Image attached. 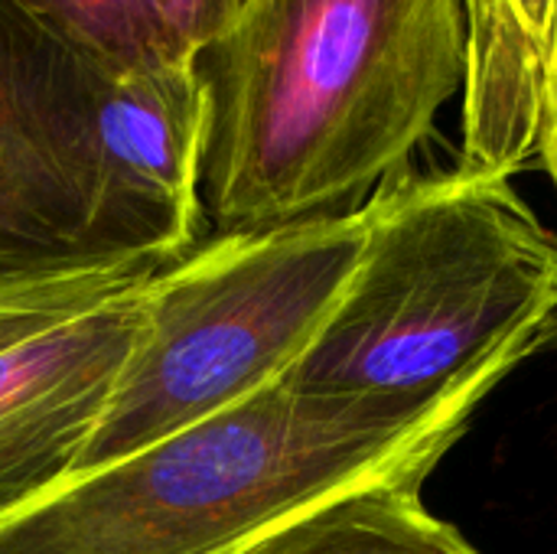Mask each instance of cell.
Segmentation results:
<instances>
[{"label":"cell","mask_w":557,"mask_h":554,"mask_svg":"<svg viewBox=\"0 0 557 554\" xmlns=\"http://www.w3.org/2000/svg\"><path fill=\"white\" fill-rule=\"evenodd\" d=\"M180 258L166 248H0V353L144 291Z\"/></svg>","instance_id":"9c48e42d"},{"label":"cell","mask_w":557,"mask_h":554,"mask_svg":"<svg viewBox=\"0 0 557 554\" xmlns=\"http://www.w3.org/2000/svg\"><path fill=\"white\" fill-rule=\"evenodd\" d=\"M202 238L359 209L463 95V0H242L193 56Z\"/></svg>","instance_id":"6da1fadb"},{"label":"cell","mask_w":557,"mask_h":554,"mask_svg":"<svg viewBox=\"0 0 557 554\" xmlns=\"http://www.w3.org/2000/svg\"><path fill=\"white\" fill-rule=\"evenodd\" d=\"M424 483H379L336 496L238 554H483L421 503Z\"/></svg>","instance_id":"30bf717a"},{"label":"cell","mask_w":557,"mask_h":554,"mask_svg":"<svg viewBox=\"0 0 557 554\" xmlns=\"http://www.w3.org/2000/svg\"><path fill=\"white\" fill-rule=\"evenodd\" d=\"M463 13L457 163L512 180L539 167L557 82V0H463Z\"/></svg>","instance_id":"ba28073f"},{"label":"cell","mask_w":557,"mask_h":554,"mask_svg":"<svg viewBox=\"0 0 557 554\" xmlns=\"http://www.w3.org/2000/svg\"><path fill=\"white\" fill-rule=\"evenodd\" d=\"M144 291L0 353V522L75 473L137 343Z\"/></svg>","instance_id":"52a82bcc"},{"label":"cell","mask_w":557,"mask_h":554,"mask_svg":"<svg viewBox=\"0 0 557 554\" xmlns=\"http://www.w3.org/2000/svg\"><path fill=\"white\" fill-rule=\"evenodd\" d=\"M366 206L359 268L294 385L424 405L535 356L557 313V232L512 180L405 167Z\"/></svg>","instance_id":"3957f363"},{"label":"cell","mask_w":557,"mask_h":554,"mask_svg":"<svg viewBox=\"0 0 557 554\" xmlns=\"http://www.w3.org/2000/svg\"><path fill=\"white\" fill-rule=\"evenodd\" d=\"M509 376L437 402L274 382L117 464L65 480L0 522V554H238L366 487L428 483Z\"/></svg>","instance_id":"7a4b0ae2"},{"label":"cell","mask_w":557,"mask_h":554,"mask_svg":"<svg viewBox=\"0 0 557 554\" xmlns=\"http://www.w3.org/2000/svg\"><path fill=\"white\" fill-rule=\"evenodd\" d=\"M173 52L189 59L212 42L238 13L242 0H150Z\"/></svg>","instance_id":"7c38bea8"},{"label":"cell","mask_w":557,"mask_h":554,"mask_svg":"<svg viewBox=\"0 0 557 554\" xmlns=\"http://www.w3.org/2000/svg\"><path fill=\"white\" fill-rule=\"evenodd\" d=\"M548 349H557V313L548 320V327L535 340V353H548Z\"/></svg>","instance_id":"5bb4252c"},{"label":"cell","mask_w":557,"mask_h":554,"mask_svg":"<svg viewBox=\"0 0 557 554\" xmlns=\"http://www.w3.org/2000/svg\"><path fill=\"white\" fill-rule=\"evenodd\" d=\"M88 72L82 52L0 0V248H117L91 153Z\"/></svg>","instance_id":"5b68a950"},{"label":"cell","mask_w":557,"mask_h":554,"mask_svg":"<svg viewBox=\"0 0 557 554\" xmlns=\"http://www.w3.org/2000/svg\"><path fill=\"white\" fill-rule=\"evenodd\" d=\"M366 202L339 216L209 235L160 271L140 297L137 343L72 477L287 379L346 297L366 248Z\"/></svg>","instance_id":"277c9868"},{"label":"cell","mask_w":557,"mask_h":554,"mask_svg":"<svg viewBox=\"0 0 557 554\" xmlns=\"http://www.w3.org/2000/svg\"><path fill=\"white\" fill-rule=\"evenodd\" d=\"M539 167L548 173L557 196V82L552 91V104H548V118H545V134H542V150H539Z\"/></svg>","instance_id":"4fadbf2b"},{"label":"cell","mask_w":557,"mask_h":554,"mask_svg":"<svg viewBox=\"0 0 557 554\" xmlns=\"http://www.w3.org/2000/svg\"><path fill=\"white\" fill-rule=\"evenodd\" d=\"M88 134L108 242L180 255L196 248L202 242V91L193 62L127 69L91 62Z\"/></svg>","instance_id":"8992f818"},{"label":"cell","mask_w":557,"mask_h":554,"mask_svg":"<svg viewBox=\"0 0 557 554\" xmlns=\"http://www.w3.org/2000/svg\"><path fill=\"white\" fill-rule=\"evenodd\" d=\"M75 52L98 65H147L180 59L150 0H16ZM189 62V59H186Z\"/></svg>","instance_id":"8fae6325"}]
</instances>
